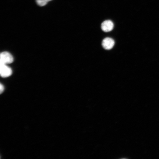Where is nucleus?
Returning a JSON list of instances; mask_svg holds the SVG:
<instances>
[{
	"label": "nucleus",
	"instance_id": "nucleus-5",
	"mask_svg": "<svg viewBox=\"0 0 159 159\" xmlns=\"http://www.w3.org/2000/svg\"><path fill=\"white\" fill-rule=\"evenodd\" d=\"M52 0H36L38 5L40 7H43L46 5L49 2Z\"/></svg>",
	"mask_w": 159,
	"mask_h": 159
},
{
	"label": "nucleus",
	"instance_id": "nucleus-3",
	"mask_svg": "<svg viewBox=\"0 0 159 159\" xmlns=\"http://www.w3.org/2000/svg\"><path fill=\"white\" fill-rule=\"evenodd\" d=\"M115 44V41L112 39L106 38L103 40L102 45L104 48L107 50L112 49Z\"/></svg>",
	"mask_w": 159,
	"mask_h": 159
},
{
	"label": "nucleus",
	"instance_id": "nucleus-4",
	"mask_svg": "<svg viewBox=\"0 0 159 159\" xmlns=\"http://www.w3.org/2000/svg\"><path fill=\"white\" fill-rule=\"evenodd\" d=\"M114 26V24L111 20H106L103 22L101 25V29L105 32H108L112 31Z\"/></svg>",
	"mask_w": 159,
	"mask_h": 159
},
{
	"label": "nucleus",
	"instance_id": "nucleus-6",
	"mask_svg": "<svg viewBox=\"0 0 159 159\" xmlns=\"http://www.w3.org/2000/svg\"><path fill=\"white\" fill-rule=\"evenodd\" d=\"M5 88L3 85L1 84L0 85V93L1 94L2 93H3L4 90Z\"/></svg>",
	"mask_w": 159,
	"mask_h": 159
},
{
	"label": "nucleus",
	"instance_id": "nucleus-2",
	"mask_svg": "<svg viewBox=\"0 0 159 159\" xmlns=\"http://www.w3.org/2000/svg\"><path fill=\"white\" fill-rule=\"evenodd\" d=\"M12 71L10 67L8 66L7 65L0 64V74L2 77H8L12 74Z\"/></svg>",
	"mask_w": 159,
	"mask_h": 159
},
{
	"label": "nucleus",
	"instance_id": "nucleus-1",
	"mask_svg": "<svg viewBox=\"0 0 159 159\" xmlns=\"http://www.w3.org/2000/svg\"><path fill=\"white\" fill-rule=\"evenodd\" d=\"M13 57L11 54L7 52H4L1 54L0 56V64H10L13 62Z\"/></svg>",
	"mask_w": 159,
	"mask_h": 159
}]
</instances>
